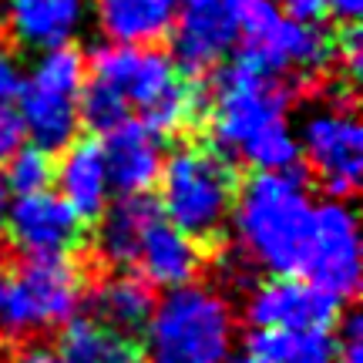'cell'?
Listing matches in <instances>:
<instances>
[{
  "label": "cell",
  "mask_w": 363,
  "mask_h": 363,
  "mask_svg": "<svg viewBox=\"0 0 363 363\" xmlns=\"http://www.w3.org/2000/svg\"><path fill=\"white\" fill-rule=\"evenodd\" d=\"M289 84L246 65H229L216 81L208 108L212 148L256 172H289L299 162L296 131L289 125Z\"/></svg>",
  "instance_id": "6da1fadb"
},
{
  "label": "cell",
  "mask_w": 363,
  "mask_h": 363,
  "mask_svg": "<svg viewBox=\"0 0 363 363\" xmlns=\"http://www.w3.org/2000/svg\"><path fill=\"white\" fill-rule=\"evenodd\" d=\"M313 216L316 206L303 172H256L235 192L233 206L242 256L269 276H299L310 252Z\"/></svg>",
  "instance_id": "7a4b0ae2"
},
{
  "label": "cell",
  "mask_w": 363,
  "mask_h": 363,
  "mask_svg": "<svg viewBox=\"0 0 363 363\" xmlns=\"http://www.w3.org/2000/svg\"><path fill=\"white\" fill-rule=\"evenodd\" d=\"M91 84L115 94L125 111H138V125L152 135H179L206 111V94L185 78L169 54L155 48L104 44L91 54Z\"/></svg>",
  "instance_id": "3957f363"
},
{
  "label": "cell",
  "mask_w": 363,
  "mask_h": 363,
  "mask_svg": "<svg viewBox=\"0 0 363 363\" xmlns=\"http://www.w3.org/2000/svg\"><path fill=\"white\" fill-rule=\"evenodd\" d=\"M162 219L192 242H216L233 222L235 179L233 162L212 145H182L162 162Z\"/></svg>",
  "instance_id": "277c9868"
},
{
  "label": "cell",
  "mask_w": 363,
  "mask_h": 363,
  "mask_svg": "<svg viewBox=\"0 0 363 363\" xmlns=\"http://www.w3.org/2000/svg\"><path fill=\"white\" fill-rule=\"evenodd\" d=\"M148 363H225L233 357L235 316L212 286H179L155 303L145 323Z\"/></svg>",
  "instance_id": "5b68a950"
},
{
  "label": "cell",
  "mask_w": 363,
  "mask_h": 363,
  "mask_svg": "<svg viewBox=\"0 0 363 363\" xmlns=\"http://www.w3.org/2000/svg\"><path fill=\"white\" fill-rule=\"evenodd\" d=\"M84 296V269L67 256H21L0 266V337L27 340L65 326Z\"/></svg>",
  "instance_id": "8992f818"
},
{
  "label": "cell",
  "mask_w": 363,
  "mask_h": 363,
  "mask_svg": "<svg viewBox=\"0 0 363 363\" xmlns=\"http://www.w3.org/2000/svg\"><path fill=\"white\" fill-rule=\"evenodd\" d=\"M235 61L283 84L310 81L337 61V38L320 24L279 13L269 0H249Z\"/></svg>",
  "instance_id": "52a82bcc"
},
{
  "label": "cell",
  "mask_w": 363,
  "mask_h": 363,
  "mask_svg": "<svg viewBox=\"0 0 363 363\" xmlns=\"http://www.w3.org/2000/svg\"><path fill=\"white\" fill-rule=\"evenodd\" d=\"M84 54L74 44L51 48L38 57L30 78L17 88V118L34 148H67L81 125V91H84Z\"/></svg>",
  "instance_id": "ba28073f"
},
{
  "label": "cell",
  "mask_w": 363,
  "mask_h": 363,
  "mask_svg": "<svg viewBox=\"0 0 363 363\" xmlns=\"http://www.w3.org/2000/svg\"><path fill=\"white\" fill-rule=\"evenodd\" d=\"M299 155L306 158L313 179L330 199L347 202L360 189L363 175V128L343 104L316 108L303 118L296 131Z\"/></svg>",
  "instance_id": "9c48e42d"
},
{
  "label": "cell",
  "mask_w": 363,
  "mask_h": 363,
  "mask_svg": "<svg viewBox=\"0 0 363 363\" xmlns=\"http://www.w3.org/2000/svg\"><path fill=\"white\" fill-rule=\"evenodd\" d=\"M299 276L320 286L340 303L357 296V289H360V235H357V216L347 202L330 199L323 206H316L310 252H306Z\"/></svg>",
  "instance_id": "30bf717a"
},
{
  "label": "cell",
  "mask_w": 363,
  "mask_h": 363,
  "mask_svg": "<svg viewBox=\"0 0 363 363\" xmlns=\"http://www.w3.org/2000/svg\"><path fill=\"white\" fill-rule=\"evenodd\" d=\"M246 0H185L172 24L175 61L182 71H208L222 65L242 40Z\"/></svg>",
  "instance_id": "8fae6325"
},
{
  "label": "cell",
  "mask_w": 363,
  "mask_h": 363,
  "mask_svg": "<svg viewBox=\"0 0 363 363\" xmlns=\"http://www.w3.org/2000/svg\"><path fill=\"white\" fill-rule=\"evenodd\" d=\"M340 306V299L303 276H269L249 289L246 320L252 330H330Z\"/></svg>",
  "instance_id": "7c38bea8"
},
{
  "label": "cell",
  "mask_w": 363,
  "mask_h": 363,
  "mask_svg": "<svg viewBox=\"0 0 363 363\" xmlns=\"http://www.w3.org/2000/svg\"><path fill=\"white\" fill-rule=\"evenodd\" d=\"M11 246L21 256H67L84 239V222L71 212L61 195L30 192L17 195L4 216Z\"/></svg>",
  "instance_id": "4fadbf2b"
},
{
  "label": "cell",
  "mask_w": 363,
  "mask_h": 363,
  "mask_svg": "<svg viewBox=\"0 0 363 363\" xmlns=\"http://www.w3.org/2000/svg\"><path fill=\"white\" fill-rule=\"evenodd\" d=\"M88 0H4L0 27L4 34L30 51L65 48L88 24Z\"/></svg>",
  "instance_id": "5bb4252c"
},
{
  "label": "cell",
  "mask_w": 363,
  "mask_h": 363,
  "mask_svg": "<svg viewBox=\"0 0 363 363\" xmlns=\"http://www.w3.org/2000/svg\"><path fill=\"white\" fill-rule=\"evenodd\" d=\"M101 155L108 169V185L121 195H148L165 162L158 135H152L131 118L121 121L118 128L104 131Z\"/></svg>",
  "instance_id": "9a60e30c"
},
{
  "label": "cell",
  "mask_w": 363,
  "mask_h": 363,
  "mask_svg": "<svg viewBox=\"0 0 363 363\" xmlns=\"http://www.w3.org/2000/svg\"><path fill=\"white\" fill-rule=\"evenodd\" d=\"M202 262H206L202 246L192 242L189 235H182L175 225H169L158 216L145 229L131 266H138V272H142V279L148 286L179 289V286H189L202 272Z\"/></svg>",
  "instance_id": "2e32d148"
},
{
  "label": "cell",
  "mask_w": 363,
  "mask_h": 363,
  "mask_svg": "<svg viewBox=\"0 0 363 363\" xmlns=\"http://www.w3.org/2000/svg\"><path fill=\"white\" fill-rule=\"evenodd\" d=\"M54 179H57V189H61L57 195L71 206V212L81 222L101 219V212L108 208V195H111L101 142H94V138L71 142L65 158L54 165Z\"/></svg>",
  "instance_id": "e0dca14e"
},
{
  "label": "cell",
  "mask_w": 363,
  "mask_h": 363,
  "mask_svg": "<svg viewBox=\"0 0 363 363\" xmlns=\"http://www.w3.org/2000/svg\"><path fill=\"white\" fill-rule=\"evenodd\" d=\"M98 27L111 44L121 48H152L165 40L175 24V0H88Z\"/></svg>",
  "instance_id": "ac0fdd59"
},
{
  "label": "cell",
  "mask_w": 363,
  "mask_h": 363,
  "mask_svg": "<svg viewBox=\"0 0 363 363\" xmlns=\"http://www.w3.org/2000/svg\"><path fill=\"white\" fill-rule=\"evenodd\" d=\"M57 363H138L142 347L135 337L115 326L101 323L98 316H71L57 337Z\"/></svg>",
  "instance_id": "d6986e66"
},
{
  "label": "cell",
  "mask_w": 363,
  "mask_h": 363,
  "mask_svg": "<svg viewBox=\"0 0 363 363\" xmlns=\"http://www.w3.org/2000/svg\"><path fill=\"white\" fill-rule=\"evenodd\" d=\"M158 216H162L158 202H152L148 195H121L115 206L101 212V225H98V239H94L101 259L108 266H115V269L131 266L145 229Z\"/></svg>",
  "instance_id": "ffe728a7"
},
{
  "label": "cell",
  "mask_w": 363,
  "mask_h": 363,
  "mask_svg": "<svg viewBox=\"0 0 363 363\" xmlns=\"http://www.w3.org/2000/svg\"><path fill=\"white\" fill-rule=\"evenodd\" d=\"M91 310H94L91 316H98L101 323L135 337L138 330H145L148 316L155 310V293L142 276L115 272L91 289Z\"/></svg>",
  "instance_id": "44dd1931"
},
{
  "label": "cell",
  "mask_w": 363,
  "mask_h": 363,
  "mask_svg": "<svg viewBox=\"0 0 363 363\" xmlns=\"http://www.w3.org/2000/svg\"><path fill=\"white\" fill-rule=\"evenodd\" d=\"M246 353L266 363H333L337 340L330 330H256Z\"/></svg>",
  "instance_id": "7402d4cb"
},
{
  "label": "cell",
  "mask_w": 363,
  "mask_h": 363,
  "mask_svg": "<svg viewBox=\"0 0 363 363\" xmlns=\"http://www.w3.org/2000/svg\"><path fill=\"white\" fill-rule=\"evenodd\" d=\"M51 182H54L51 152H40L34 145H27V148H17L7 158V179H4V185L13 189V195L44 192Z\"/></svg>",
  "instance_id": "603a6c76"
},
{
  "label": "cell",
  "mask_w": 363,
  "mask_h": 363,
  "mask_svg": "<svg viewBox=\"0 0 363 363\" xmlns=\"http://www.w3.org/2000/svg\"><path fill=\"white\" fill-rule=\"evenodd\" d=\"M24 142V128H21V118L13 108L7 104H0V162H7V158L21 148Z\"/></svg>",
  "instance_id": "cb8c5ba5"
},
{
  "label": "cell",
  "mask_w": 363,
  "mask_h": 363,
  "mask_svg": "<svg viewBox=\"0 0 363 363\" xmlns=\"http://www.w3.org/2000/svg\"><path fill=\"white\" fill-rule=\"evenodd\" d=\"M269 4H283L286 17L310 21V24H316V21L326 13V0H269Z\"/></svg>",
  "instance_id": "d4e9b609"
},
{
  "label": "cell",
  "mask_w": 363,
  "mask_h": 363,
  "mask_svg": "<svg viewBox=\"0 0 363 363\" xmlns=\"http://www.w3.org/2000/svg\"><path fill=\"white\" fill-rule=\"evenodd\" d=\"M21 88V74H17V65H13L11 51L0 44V104H7V98H13Z\"/></svg>",
  "instance_id": "484cf974"
},
{
  "label": "cell",
  "mask_w": 363,
  "mask_h": 363,
  "mask_svg": "<svg viewBox=\"0 0 363 363\" xmlns=\"http://www.w3.org/2000/svg\"><path fill=\"white\" fill-rule=\"evenodd\" d=\"M326 11H333L340 21L353 24V21L360 17V11H363V0H326Z\"/></svg>",
  "instance_id": "4316f807"
},
{
  "label": "cell",
  "mask_w": 363,
  "mask_h": 363,
  "mask_svg": "<svg viewBox=\"0 0 363 363\" xmlns=\"http://www.w3.org/2000/svg\"><path fill=\"white\" fill-rule=\"evenodd\" d=\"M4 363H57V360H54V353L40 350V347H30V350L13 353L11 360H4Z\"/></svg>",
  "instance_id": "83f0119b"
},
{
  "label": "cell",
  "mask_w": 363,
  "mask_h": 363,
  "mask_svg": "<svg viewBox=\"0 0 363 363\" xmlns=\"http://www.w3.org/2000/svg\"><path fill=\"white\" fill-rule=\"evenodd\" d=\"M4 216H7V185L0 179V225H4Z\"/></svg>",
  "instance_id": "f1b7e54d"
},
{
  "label": "cell",
  "mask_w": 363,
  "mask_h": 363,
  "mask_svg": "<svg viewBox=\"0 0 363 363\" xmlns=\"http://www.w3.org/2000/svg\"><path fill=\"white\" fill-rule=\"evenodd\" d=\"M225 363H266V360H259V357H252V353H242V357H229Z\"/></svg>",
  "instance_id": "f546056e"
}]
</instances>
